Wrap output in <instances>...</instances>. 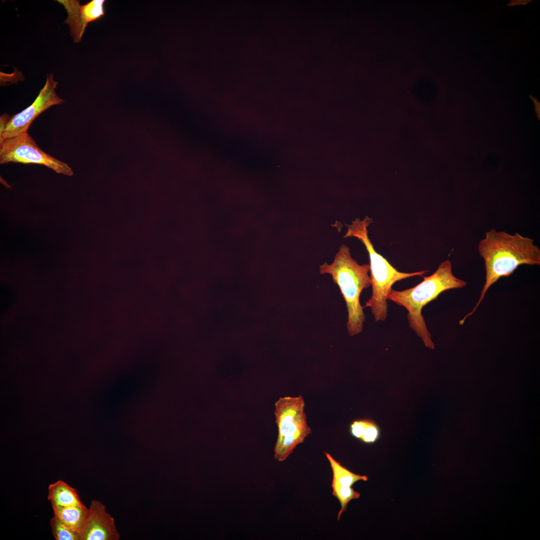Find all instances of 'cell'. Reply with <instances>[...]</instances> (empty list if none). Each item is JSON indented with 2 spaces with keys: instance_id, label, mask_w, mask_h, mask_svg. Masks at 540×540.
<instances>
[{
  "instance_id": "cell-1",
  "label": "cell",
  "mask_w": 540,
  "mask_h": 540,
  "mask_svg": "<svg viewBox=\"0 0 540 540\" xmlns=\"http://www.w3.org/2000/svg\"><path fill=\"white\" fill-rule=\"evenodd\" d=\"M534 241L518 232L512 235L494 228L486 232L485 238L478 245L479 254L484 261L485 282L477 303L460 320V325L476 312L488 290L500 278L509 276L520 265H540V250Z\"/></svg>"
},
{
  "instance_id": "cell-12",
  "label": "cell",
  "mask_w": 540,
  "mask_h": 540,
  "mask_svg": "<svg viewBox=\"0 0 540 540\" xmlns=\"http://www.w3.org/2000/svg\"><path fill=\"white\" fill-rule=\"evenodd\" d=\"M63 4L66 10L68 16L65 23L68 24L71 36L76 42H79L82 38L84 30L83 28L80 14L79 0H56Z\"/></svg>"
},
{
  "instance_id": "cell-14",
  "label": "cell",
  "mask_w": 540,
  "mask_h": 540,
  "mask_svg": "<svg viewBox=\"0 0 540 540\" xmlns=\"http://www.w3.org/2000/svg\"><path fill=\"white\" fill-rule=\"evenodd\" d=\"M104 0H92L80 6V14L83 28L88 23L96 20L104 14Z\"/></svg>"
},
{
  "instance_id": "cell-17",
  "label": "cell",
  "mask_w": 540,
  "mask_h": 540,
  "mask_svg": "<svg viewBox=\"0 0 540 540\" xmlns=\"http://www.w3.org/2000/svg\"><path fill=\"white\" fill-rule=\"evenodd\" d=\"M380 436V430L379 426L374 421L370 419L360 440L366 444H372L376 442Z\"/></svg>"
},
{
  "instance_id": "cell-5",
  "label": "cell",
  "mask_w": 540,
  "mask_h": 540,
  "mask_svg": "<svg viewBox=\"0 0 540 540\" xmlns=\"http://www.w3.org/2000/svg\"><path fill=\"white\" fill-rule=\"evenodd\" d=\"M10 162L41 164L57 173L66 176L73 174L66 163L44 152L28 132L0 142V164Z\"/></svg>"
},
{
  "instance_id": "cell-18",
  "label": "cell",
  "mask_w": 540,
  "mask_h": 540,
  "mask_svg": "<svg viewBox=\"0 0 540 540\" xmlns=\"http://www.w3.org/2000/svg\"><path fill=\"white\" fill-rule=\"evenodd\" d=\"M369 420L365 418L354 420L350 426V432L351 435L353 437L360 440Z\"/></svg>"
},
{
  "instance_id": "cell-7",
  "label": "cell",
  "mask_w": 540,
  "mask_h": 540,
  "mask_svg": "<svg viewBox=\"0 0 540 540\" xmlns=\"http://www.w3.org/2000/svg\"><path fill=\"white\" fill-rule=\"evenodd\" d=\"M120 534L114 518L106 512L105 506L94 500L88 508L80 540H118Z\"/></svg>"
},
{
  "instance_id": "cell-8",
  "label": "cell",
  "mask_w": 540,
  "mask_h": 540,
  "mask_svg": "<svg viewBox=\"0 0 540 540\" xmlns=\"http://www.w3.org/2000/svg\"><path fill=\"white\" fill-rule=\"evenodd\" d=\"M304 401L302 396L280 398L275 404L276 423L278 427L279 443L292 424L304 413Z\"/></svg>"
},
{
  "instance_id": "cell-4",
  "label": "cell",
  "mask_w": 540,
  "mask_h": 540,
  "mask_svg": "<svg viewBox=\"0 0 540 540\" xmlns=\"http://www.w3.org/2000/svg\"><path fill=\"white\" fill-rule=\"evenodd\" d=\"M372 222L368 216L360 220L356 218L350 224H346L347 232L344 238L354 237L365 246L369 255L372 294L363 308L370 307L375 321H384L388 316V294L392 285L396 282L414 276H422L428 270L414 272L398 271L374 250L368 236V226Z\"/></svg>"
},
{
  "instance_id": "cell-9",
  "label": "cell",
  "mask_w": 540,
  "mask_h": 540,
  "mask_svg": "<svg viewBox=\"0 0 540 540\" xmlns=\"http://www.w3.org/2000/svg\"><path fill=\"white\" fill-rule=\"evenodd\" d=\"M311 432L312 430L306 422V414L304 413L292 424L281 441L276 444L274 458L279 462L286 460L296 447L303 442Z\"/></svg>"
},
{
  "instance_id": "cell-13",
  "label": "cell",
  "mask_w": 540,
  "mask_h": 540,
  "mask_svg": "<svg viewBox=\"0 0 540 540\" xmlns=\"http://www.w3.org/2000/svg\"><path fill=\"white\" fill-rule=\"evenodd\" d=\"M325 454L332 469L333 474L332 481L342 486H352L358 481L368 480L367 476L356 474L350 472L335 460L330 454L328 452H325Z\"/></svg>"
},
{
  "instance_id": "cell-15",
  "label": "cell",
  "mask_w": 540,
  "mask_h": 540,
  "mask_svg": "<svg viewBox=\"0 0 540 540\" xmlns=\"http://www.w3.org/2000/svg\"><path fill=\"white\" fill-rule=\"evenodd\" d=\"M332 494L339 500L341 508L338 514V520L344 512L346 511L349 502L354 499H358L360 494L354 490L352 486H344L332 481Z\"/></svg>"
},
{
  "instance_id": "cell-19",
  "label": "cell",
  "mask_w": 540,
  "mask_h": 540,
  "mask_svg": "<svg viewBox=\"0 0 540 540\" xmlns=\"http://www.w3.org/2000/svg\"><path fill=\"white\" fill-rule=\"evenodd\" d=\"M14 292L4 290L0 292V308L2 311L10 307L14 302Z\"/></svg>"
},
{
  "instance_id": "cell-3",
  "label": "cell",
  "mask_w": 540,
  "mask_h": 540,
  "mask_svg": "<svg viewBox=\"0 0 540 540\" xmlns=\"http://www.w3.org/2000/svg\"><path fill=\"white\" fill-rule=\"evenodd\" d=\"M370 271V264H358L345 244L340 246L332 263L325 262L320 266V273L331 276L344 298L348 313L346 328L350 336L362 330L366 315L360 298L362 290L372 286Z\"/></svg>"
},
{
  "instance_id": "cell-6",
  "label": "cell",
  "mask_w": 540,
  "mask_h": 540,
  "mask_svg": "<svg viewBox=\"0 0 540 540\" xmlns=\"http://www.w3.org/2000/svg\"><path fill=\"white\" fill-rule=\"evenodd\" d=\"M58 82L52 74L46 76V83L38 96L22 112L10 116L3 114L0 118V142L4 140L26 132L34 119L44 111L54 105L60 104L64 101L56 92Z\"/></svg>"
},
{
  "instance_id": "cell-2",
  "label": "cell",
  "mask_w": 540,
  "mask_h": 540,
  "mask_svg": "<svg viewBox=\"0 0 540 540\" xmlns=\"http://www.w3.org/2000/svg\"><path fill=\"white\" fill-rule=\"evenodd\" d=\"M466 285V281L454 275L451 262L448 259L441 262L432 274L424 276L422 281L416 286L400 291L392 289L388 299L407 310L410 327L427 348L434 349V344L422 314V309L444 292L462 288Z\"/></svg>"
},
{
  "instance_id": "cell-16",
  "label": "cell",
  "mask_w": 540,
  "mask_h": 540,
  "mask_svg": "<svg viewBox=\"0 0 540 540\" xmlns=\"http://www.w3.org/2000/svg\"><path fill=\"white\" fill-rule=\"evenodd\" d=\"M52 534L56 540H80V534L64 524L55 516L50 522Z\"/></svg>"
},
{
  "instance_id": "cell-10",
  "label": "cell",
  "mask_w": 540,
  "mask_h": 540,
  "mask_svg": "<svg viewBox=\"0 0 540 540\" xmlns=\"http://www.w3.org/2000/svg\"><path fill=\"white\" fill-rule=\"evenodd\" d=\"M54 516L66 526L80 534L84 528L88 508L84 504L70 506H52Z\"/></svg>"
},
{
  "instance_id": "cell-11",
  "label": "cell",
  "mask_w": 540,
  "mask_h": 540,
  "mask_svg": "<svg viewBox=\"0 0 540 540\" xmlns=\"http://www.w3.org/2000/svg\"><path fill=\"white\" fill-rule=\"evenodd\" d=\"M48 498L52 506H70L83 504L78 491L62 480L49 486Z\"/></svg>"
}]
</instances>
